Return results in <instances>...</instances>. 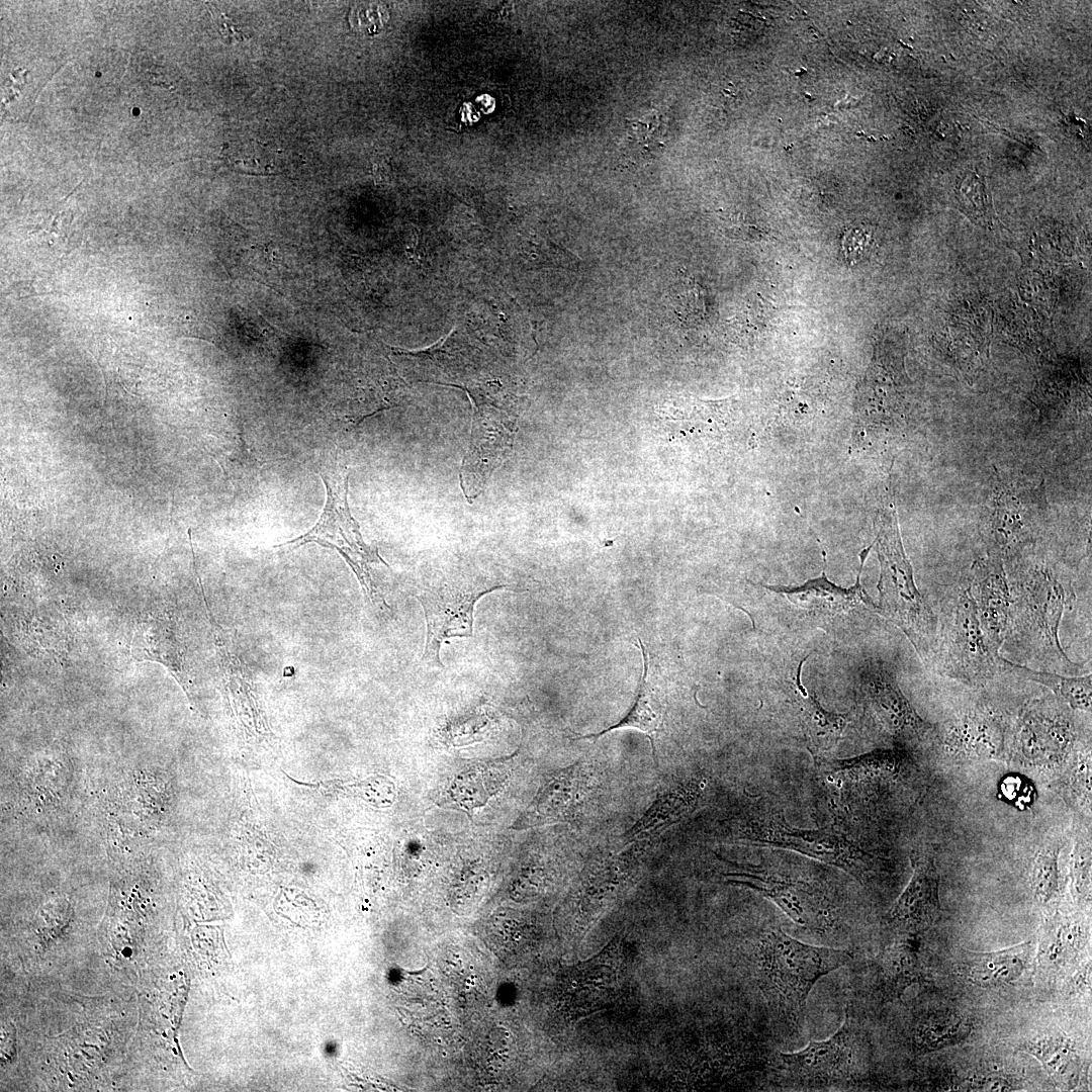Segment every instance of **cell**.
<instances>
[{"label": "cell", "instance_id": "cell-1", "mask_svg": "<svg viewBox=\"0 0 1092 1092\" xmlns=\"http://www.w3.org/2000/svg\"><path fill=\"white\" fill-rule=\"evenodd\" d=\"M849 961L850 954L843 949L807 944L772 930L760 937L757 946L758 984L772 1010L796 1028L804 1019L816 982Z\"/></svg>", "mask_w": 1092, "mask_h": 1092}, {"label": "cell", "instance_id": "cell-2", "mask_svg": "<svg viewBox=\"0 0 1092 1092\" xmlns=\"http://www.w3.org/2000/svg\"><path fill=\"white\" fill-rule=\"evenodd\" d=\"M875 543L881 564L878 611L899 626L919 655L929 660L935 652L938 621L915 584L893 504L878 517Z\"/></svg>", "mask_w": 1092, "mask_h": 1092}, {"label": "cell", "instance_id": "cell-3", "mask_svg": "<svg viewBox=\"0 0 1092 1092\" xmlns=\"http://www.w3.org/2000/svg\"><path fill=\"white\" fill-rule=\"evenodd\" d=\"M326 487V504L321 518L306 533L276 545L274 548L295 549L307 543L337 550L354 571L365 596L378 609L390 608L377 589L371 575L372 564H388L378 554L376 547L368 546L360 533L348 506V473L326 469L321 471Z\"/></svg>", "mask_w": 1092, "mask_h": 1092}, {"label": "cell", "instance_id": "cell-4", "mask_svg": "<svg viewBox=\"0 0 1092 1092\" xmlns=\"http://www.w3.org/2000/svg\"><path fill=\"white\" fill-rule=\"evenodd\" d=\"M864 1040L854 1019L846 1012L841 1026L830 1037L810 1041L794 1053L776 1052L770 1071L780 1080L801 1088L845 1087L864 1075Z\"/></svg>", "mask_w": 1092, "mask_h": 1092}, {"label": "cell", "instance_id": "cell-5", "mask_svg": "<svg viewBox=\"0 0 1092 1092\" xmlns=\"http://www.w3.org/2000/svg\"><path fill=\"white\" fill-rule=\"evenodd\" d=\"M723 828L734 840L794 850L840 868L858 880L864 879L870 869L869 854L844 834L833 829L792 828L781 814L741 813L727 820Z\"/></svg>", "mask_w": 1092, "mask_h": 1092}, {"label": "cell", "instance_id": "cell-6", "mask_svg": "<svg viewBox=\"0 0 1092 1092\" xmlns=\"http://www.w3.org/2000/svg\"><path fill=\"white\" fill-rule=\"evenodd\" d=\"M944 614L933 658L948 677L969 686L985 684L999 669V653L982 630L969 586L960 590Z\"/></svg>", "mask_w": 1092, "mask_h": 1092}, {"label": "cell", "instance_id": "cell-7", "mask_svg": "<svg viewBox=\"0 0 1092 1092\" xmlns=\"http://www.w3.org/2000/svg\"><path fill=\"white\" fill-rule=\"evenodd\" d=\"M505 586L499 581L487 579H444L421 586L417 598L427 624L423 662L442 668V642L450 637L472 636L476 602L482 596Z\"/></svg>", "mask_w": 1092, "mask_h": 1092}, {"label": "cell", "instance_id": "cell-8", "mask_svg": "<svg viewBox=\"0 0 1092 1092\" xmlns=\"http://www.w3.org/2000/svg\"><path fill=\"white\" fill-rule=\"evenodd\" d=\"M1045 500L1042 484L1005 483L997 478L983 519L988 554L1004 562L1033 543Z\"/></svg>", "mask_w": 1092, "mask_h": 1092}, {"label": "cell", "instance_id": "cell-9", "mask_svg": "<svg viewBox=\"0 0 1092 1092\" xmlns=\"http://www.w3.org/2000/svg\"><path fill=\"white\" fill-rule=\"evenodd\" d=\"M600 857L584 871L575 892L574 925L580 937L638 881L652 841L647 837Z\"/></svg>", "mask_w": 1092, "mask_h": 1092}, {"label": "cell", "instance_id": "cell-10", "mask_svg": "<svg viewBox=\"0 0 1092 1092\" xmlns=\"http://www.w3.org/2000/svg\"><path fill=\"white\" fill-rule=\"evenodd\" d=\"M627 952L614 938L597 956L571 968L563 979V997L573 1016H584L615 1003L626 980Z\"/></svg>", "mask_w": 1092, "mask_h": 1092}, {"label": "cell", "instance_id": "cell-11", "mask_svg": "<svg viewBox=\"0 0 1092 1092\" xmlns=\"http://www.w3.org/2000/svg\"><path fill=\"white\" fill-rule=\"evenodd\" d=\"M1019 590L1022 620L1031 634L1062 665L1078 666L1069 659L1060 643L1061 619L1066 605L1071 602V594L1067 593L1061 580L1048 566H1035L1025 573Z\"/></svg>", "mask_w": 1092, "mask_h": 1092}, {"label": "cell", "instance_id": "cell-12", "mask_svg": "<svg viewBox=\"0 0 1092 1092\" xmlns=\"http://www.w3.org/2000/svg\"><path fill=\"white\" fill-rule=\"evenodd\" d=\"M723 875L728 883L742 885L772 901L796 924L813 932L824 931L829 913L823 898L808 884L732 863Z\"/></svg>", "mask_w": 1092, "mask_h": 1092}, {"label": "cell", "instance_id": "cell-13", "mask_svg": "<svg viewBox=\"0 0 1092 1092\" xmlns=\"http://www.w3.org/2000/svg\"><path fill=\"white\" fill-rule=\"evenodd\" d=\"M970 587L982 630L991 647L999 653L1008 631L1011 593L1004 562L995 555L974 561Z\"/></svg>", "mask_w": 1092, "mask_h": 1092}, {"label": "cell", "instance_id": "cell-14", "mask_svg": "<svg viewBox=\"0 0 1092 1092\" xmlns=\"http://www.w3.org/2000/svg\"><path fill=\"white\" fill-rule=\"evenodd\" d=\"M911 863L912 877L885 917L889 926L904 932L925 929L940 916L939 875L933 855L913 851Z\"/></svg>", "mask_w": 1092, "mask_h": 1092}, {"label": "cell", "instance_id": "cell-15", "mask_svg": "<svg viewBox=\"0 0 1092 1092\" xmlns=\"http://www.w3.org/2000/svg\"><path fill=\"white\" fill-rule=\"evenodd\" d=\"M596 779L589 765L577 762L558 772L540 791L522 819L523 826L573 819L594 794Z\"/></svg>", "mask_w": 1092, "mask_h": 1092}, {"label": "cell", "instance_id": "cell-16", "mask_svg": "<svg viewBox=\"0 0 1092 1092\" xmlns=\"http://www.w3.org/2000/svg\"><path fill=\"white\" fill-rule=\"evenodd\" d=\"M861 690L881 723L894 735L921 738L931 730L884 667L868 666L861 673Z\"/></svg>", "mask_w": 1092, "mask_h": 1092}, {"label": "cell", "instance_id": "cell-17", "mask_svg": "<svg viewBox=\"0 0 1092 1092\" xmlns=\"http://www.w3.org/2000/svg\"><path fill=\"white\" fill-rule=\"evenodd\" d=\"M707 787V780L696 776L661 786L647 810L622 835L623 840L631 843L687 818L702 806Z\"/></svg>", "mask_w": 1092, "mask_h": 1092}, {"label": "cell", "instance_id": "cell-18", "mask_svg": "<svg viewBox=\"0 0 1092 1092\" xmlns=\"http://www.w3.org/2000/svg\"><path fill=\"white\" fill-rule=\"evenodd\" d=\"M1072 725L1061 711L1046 702L1025 707L1015 732V744L1029 758L1039 752L1061 755L1072 741Z\"/></svg>", "mask_w": 1092, "mask_h": 1092}, {"label": "cell", "instance_id": "cell-19", "mask_svg": "<svg viewBox=\"0 0 1092 1092\" xmlns=\"http://www.w3.org/2000/svg\"><path fill=\"white\" fill-rule=\"evenodd\" d=\"M1034 944H1019L988 952L967 950L964 957V973L967 979L980 988H998L1019 981L1031 968Z\"/></svg>", "mask_w": 1092, "mask_h": 1092}, {"label": "cell", "instance_id": "cell-20", "mask_svg": "<svg viewBox=\"0 0 1092 1092\" xmlns=\"http://www.w3.org/2000/svg\"><path fill=\"white\" fill-rule=\"evenodd\" d=\"M1005 730L1000 718L988 710H973L952 723L946 747L959 756L995 758L1004 751Z\"/></svg>", "mask_w": 1092, "mask_h": 1092}, {"label": "cell", "instance_id": "cell-21", "mask_svg": "<svg viewBox=\"0 0 1092 1092\" xmlns=\"http://www.w3.org/2000/svg\"><path fill=\"white\" fill-rule=\"evenodd\" d=\"M871 548L872 545L860 554V570L855 584L850 588L843 589L831 583L826 578L824 572L821 577L811 579L802 586L793 588L785 586L766 587L769 589H774L775 592L785 594L793 604L800 605L802 608L804 607L813 610L817 609L826 612H841L852 608L858 603H864L874 606L872 601L867 597L859 581L863 562Z\"/></svg>", "mask_w": 1092, "mask_h": 1092}, {"label": "cell", "instance_id": "cell-22", "mask_svg": "<svg viewBox=\"0 0 1092 1092\" xmlns=\"http://www.w3.org/2000/svg\"><path fill=\"white\" fill-rule=\"evenodd\" d=\"M1021 1050L1036 1058L1060 1088L1077 1086L1081 1061L1072 1039L1059 1034L1038 1036L1024 1042Z\"/></svg>", "mask_w": 1092, "mask_h": 1092}, {"label": "cell", "instance_id": "cell-23", "mask_svg": "<svg viewBox=\"0 0 1092 1092\" xmlns=\"http://www.w3.org/2000/svg\"><path fill=\"white\" fill-rule=\"evenodd\" d=\"M999 668L1010 673L1040 684L1050 689L1056 698L1068 705L1072 710L1091 712L1092 702V675L1065 676L1058 673L1038 671L1014 663L999 655Z\"/></svg>", "mask_w": 1092, "mask_h": 1092}, {"label": "cell", "instance_id": "cell-24", "mask_svg": "<svg viewBox=\"0 0 1092 1092\" xmlns=\"http://www.w3.org/2000/svg\"><path fill=\"white\" fill-rule=\"evenodd\" d=\"M639 645L642 651L644 669L633 706L628 711V713L616 724L602 730L601 732L583 735L580 736V738H599L606 733L623 728L638 729L648 736L652 747V753L655 758L656 750L654 744V737L657 732L661 731L663 710L658 695L654 692V690L647 681L648 656L646 649L640 639Z\"/></svg>", "mask_w": 1092, "mask_h": 1092}, {"label": "cell", "instance_id": "cell-25", "mask_svg": "<svg viewBox=\"0 0 1092 1092\" xmlns=\"http://www.w3.org/2000/svg\"><path fill=\"white\" fill-rule=\"evenodd\" d=\"M803 662L804 660L800 662L796 675L798 691L803 695L799 696L801 718L810 751L816 755L829 750L838 742L846 719L843 715L826 711L813 696L807 695L800 682Z\"/></svg>", "mask_w": 1092, "mask_h": 1092}, {"label": "cell", "instance_id": "cell-26", "mask_svg": "<svg viewBox=\"0 0 1092 1092\" xmlns=\"http://www.w3.org/2000/svg\"><path fill=\"white\" fill-rule=\"evenodd\" d=\"M1084 934L1079 924L1055 916L1041 929L1037 962L1045 970H1059L1072 962L1083 944Z\"/></svg>", "mask_w": 1092, "mask_h": 1092}, {"label": "cell", "instance_id": "cell-27", "mask_svg": "<svg viewBox=\"0 0 1092 1092\" xmlns=\"http://www.w3.org/2000/svg\"><path fill=\"white\" fill-rule=\"evenodd\" d=\"M507 778L508 772L500 765H475L455 778L449 797L460 808L471 811L499 791Z\"/></svg>", "mask_w": 1092, "mask_h": 1092}, {"label": "cell", "instance_id": "cell-28", "mask_svg": "<svg viewBox=\"0 0 1092 1092\" xmlns=\"http://www.w3.org/2000/svg\"><path fill=\"white\" fill-rule=\"evenodd\" d=\"M220 667L233 696L248 711L255 712L250 672L235 648V641L222 630L208 611Z\"/></svg>", "mask_w": 1092, "mask_h": 1092}, {"label": "cell", "instance_id": "cell-29", "mask_svg": "<svg viewBox=\"0 0 1092 1092\" xmlns=\"http://www.w3.org/2000/svg\"><path fill=\"white\" fill-rule=\"evenodd\" d=\"M971 1023L958 1015H935L922 1020L913 1033L915 1046L933 1052L964 1041L971 1033Z\"/></svg>", "mask_w": 1092, "mask_h": 1092}, {"label": "cell", "instance_id": "cell-30", "mask_svg": "<svg viewBox=\"0 0 1092 1092\" xmlns=\"http://www.w3.org/2000/svg\"><path fill=\"white\" fill-rule=\"evenodd\" d=\"M959 208L975 223L992 226L996 218L992 195L986 179L976 171L966 172L956 186Z\"/></svg>", "mask_w": 1092, "mask_h": 1092}, {"label": "cell", "instance_id": "cell-31", "mask_svg": "<svg viewBox=\"0 0 1092 1092\" xmlns=\"http://www.w3.org/2000/svg\"><path fill=\"white\" fill-rule=\"evenodd\" d=\"M1059 848L1049 845L1039 850L1032 862L1031 885L1038 903L1048 905L1059 892Z\"/></svg>", "mask_w": 1092, "mask_h": 1092}, {"label": "cell", "instance_id": "cell-32", "mask_svg": "<svg viewBox=\"0 0 1092 1092\" xmlns=\"http://www.w3.org/2000/svg\"><path fill=\"white\" fill-rule=\"evenodd\" d=\"M913 950L907 942L901 941L889 949L882 960V974L886 988L892 993L903 989L914 978Z\"/></svg>", "mask_w": 1092, "mask_h": 1092}, {"label": "cell", "instance_id": "cell-33", "mask_svg": "<svg viewBox=\"0 0 1092 1092\" xmlns=\"http://www.w3.org/2000/svg\"><path fill=\"white\" fill-rule=\"evenodd\" d=\"M525 261L531 267H562L574 269L578 265V259L566 250L544 243L541 239L531 238L528 244L522 247Z\"/></svg>", "mask_w": 1092, "mask_h": 1092}, {"label": "cell", "instance_id": "cell-34", "mask_svg": "<svg viewBox=\"0 0 1092 1092\" xmlns=\"http://www.w3.org/2000/svg\"><path fill=\"white\" fill-rule=\"evenodd\" d=\"M1072 881L1080 899H1087L1091 894V851L1090 844L1078 842L1075 847L1072 866Z\"/></svg>", "mask_w": 1092, "mask_h": 1092}, {"label": "cell", "instance_id": "cell-35", "mask_svg": "<svg viewBox=\"0 0 1092 1092\" xmlns=\"http://www.w3.org/2000/svg\"><path fill=\"white\" fill-rule=\"evenodd\" d=\"M247 154L242 153L241 159H238V163L242 168H246L248 173H271L274 172L276 166L274 163L275 154L278 153L274 150L267 149L265 145L258 142H252L247 144Z\"/></svg>", "mask_w": 1092, "mask_h": 1092}, {"label": "cell", "instance_id": "cell-36", "mask_svg": "<svg viewBox=\"0 0 1092 1092\" xmlns=\"http://www.w3.org/2000/svg\"><path fill=\"white\" fill-rule=\"evenodd\" d=\"M1000 794L1007 802L1024 807L1032 801V786L1025 778L1007 776L1000 784Z\"/></svg>", "mask_w": 1092, "mask_h": 1092}, {"label": "cell", "instance_id": "cell-37", "mask_svg": "<svg viewBox=\"0 0 1092 1092\" xmlns=\"http://www.w3.org/2000/svg\"><path fill=\"white\" fill-rule=\"evenodd\" d=\"M871 234L868 230L853 229L844 235L842 246L846 257L850 260L858 259L867 247L870 246Z\"/></svg>", "mask_w": 1092, "mask_h": 1092}, {"label": "cell", "instance_id": "cell-38", "mask_svg": "<svg viewBox=\"0 0 1092 1092\" xmlns=\"http://www.w3.org/2000/svg\"><path fill=\"white\" fill-rule=\"evenodd\" d=\"M211 11L213 18L216 21L218 30L225 39H228L230 42L240 41L243 39L244 34L242 30L232 21L230 17H228L224 13L220 12L216 8H212Z\"/></svg>", "mask_w": 1092, "mask_h": 1092}]
</instances>
